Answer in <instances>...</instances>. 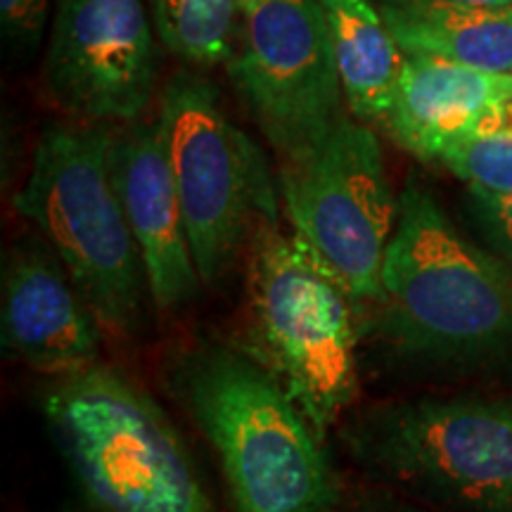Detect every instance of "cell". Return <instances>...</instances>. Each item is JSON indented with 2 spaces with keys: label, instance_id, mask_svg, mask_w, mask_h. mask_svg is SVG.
<instances>
[{
  "label": "cell",
  "instance_id": "7c38bea8",
  "mask_svg": "<svg viewBox=\"0 0 512 512\" xmlns=\"http://www.w3.org/2000/svg\"><path fill=\"white\" fill-rule=\"evenodd\" d=\"M112 169L143 256L150 299L159 311L181 309L195 299L202 278L157 121L138 119L114 133Z\"/></svg>",
  "mask_w": 512,
  "mask_h": 512
},
{
  "label": "cell",
  "instance_id": "d6986e66",
  "mask_svg": "<svg viewBox=\"0 0 512 512\" xmlns=\"http://www.w3.org/2000/svg\"><path fill=\"white\" fill-rule=\"evenodd\" d=\"M50 0H0V27L15 53L31 55L41 46Z\"/></svg>",
  "mask_w": 512,
  "mask_h": 512
},
{
  "label": "cell",
  "instance_id": "ac0fdd59",
  "mask_svg": "<svg viewBox=\"0 0 512 512\" xmlns=\"http://www.w3.org/2000/svg\"><path fill=\"white\" fill-rule=\"evenodd\" d=\"M467 214L489 252L512 268V195L467 190Z\"/></svg>",
  "mask_w": 512,
  "mask_h": 512
},
{
  "label": "cell",
  "instance_id": "8992f818",
  "mask_svg": "<svg viewBox=\"0 0 512 512\" xmlns=\"http://www.w3.org/2000/svg\"><path fill=\"white\" fill-rule=\"evenodd\" d=\"M368 477L456 512H512V392L387 401L344 427Z\"/></svg>",
  "mask_w": 512,
  "mask_h": 512
},
{
  "label": "cell",
  "instance_id": "8fae6325",
  "mask_svg": "<svg viewBox=\"0 0 512 512\" xmlns=\"http://www.w3.org/2000/svg\"><path fill=\"white\" fill-rule=\"evenodd\" d=\"M0 337L5 356L50 377L100 363L98 318L46 240L24 238L5 256Z\"/></svg>",
  "mask_w": 512,
  "mask_h": 512
},
{
  "label": "cell",
  "instance_id": "2e32d148",
  "mask_svg": "<svg viewBox=\"0 0 512 512\" xmlns=\"http://www.w3.org/2000/svg\"><path fill=\"white\" fill-rule=\"evenodd\" d=\"M150 17L169 53L209 69L235 55L245 12L240 0H150Z\"/></svg>",
  "mask_w": 512,
  "mask_h": 512
},
{
  "label": "cell",
  "instance_id": "5b68a950",
  "mask_svg": "<svg viewBox=\"0 0 512 512\" xmlns=\"http://www.w3.org/2000/svg\"><path fill=\"white\" fill-rule=\"evenodd\" d=\"M43 411L100 512H216L174 422L121 370L95 363L55 377Z\"/></svg>",
  "mask_w": 512,
  "mask_h": 512
},
{
  "label": "cell",
  "instance_id": "9a60e30c",
  "mask_svg": "<svg viewBox=\"0 0 512 512\" xmlns=\"http://www.w3.org/2000/svg\"><path fill=\"white\" fill-rule=\"evenodd\" d=\"M339 83L361 124H387L406 53L373 0H320Z\"/></svg>",
  "mask_w": 512,
  "mask_h": 512
},
{
  "label": "cell",
  "instance_id": "e0dca14e",
  "mask_svg": "<svg viewBox=\"0 0 512 512\" xmlns=\"http://www.w3.org/2000/svg\"><path fill=\"white\" fill-rule=\"evenodd\" d=\"M441 164L467 183V190L486 195H512V100L458 140L441 157Z\"/></svg>",
  "mask_w": 512,
  "mask_h": 512
},
{
  "label": "cell",
  "instance_id": "7a4b0ae2",
  "mask_svg": "<svg viewBox=\"0 0 512 512\" xmlns=\"http://www.w3.org/2000/svg\"><path fill=\"white\" fill-rule=\"evenodd\" d=\"M176 384L221 460L238 512H335V472L302 408L245 349L202 344Z\"/></svg>",
  "mask_w": 512,
  "mask_h": 512
},
{
  "label": "cell",
  "instance_id": "44dd1931",
  "mask_svg": "<svg viewBox=\"0 0 512 512\" xmlns=\"http://www.w3.org/2000/svg\"><path fill=\"white\" fill-rule=\"evenodd\" d=\"M439 3L477 5V8H512V0H439Z\"/></svg>",
  "mask_w": 512,
  "mask_h": 512
},
{
  "label": "cell",
  "instance_id": "ffe728a7",
  "mask_svg": "<svg viewBox=\"0 0 512 512\" xmlns=\"http://www.w3.org/2000/svg\"><path fill=\"white\" fill-rule=\"evenodd\" d=\"M349 512H413V510L403 508V505L389 503V501H373V498H368V501H361L354 510H349Z\"/></svg>",
  "mask_w": 512,
  "mask_h": 512
},
{
  "label": "cell",
  "instance_id": "4fadbf2b",
  "mask_svg": "<svg viewBox=\"0 0 512 512\" xmlns=\"http://www.w3.org/2000/svg\"><path fill=\"white\" fill-rule=\"evenodd\" d=\"M508 100V74L437 57H408L384 126L403 150L422 162H441L448 147L472 136Z\"/></svg>",
  "mask_w": 512,
  "mask_h": 512
},
{
  "label": "cell",
  "instance_id": "3957f363",
  "mask_svg": "<svg viewBox=\"0 0 512 512\" xmlns=\"http://www.w3.org/2000/svg\"><path fill=\"white\" fill-rule=\"evenodd\" d=\"M112 145L107 124H50L15 209L60 256L102 332L131 339L143 325L150 287L114 183Z\"/></svg>",
  "mask_w": 512,
  "mask_h": 512
},
{
  "label": "cell",
  "instance_id": "ba28073f",
  "mask_svg": "<svg viewBox=\"0 0 512 512\" xmlns=\"http://www.w3.org/2000/svg\"><path fill=\"white\" fill-rule=\"evenodd\" d=\"M278 181L294 233L358 306H373L382 292L399 200L370 126L342 114L309 147L283 159Z\"/></svg>",
  "mask_w": 512,
  "mask_h": 512
},
{
  "label": "cell",
  "instance_id": "7402d4cb",
  "mask_svg": "<svg viewBox=\"0 0 512 512\" xmlns=\"http://www.w3.org/2000/svg\"><path fill=\"white\" fill-rule=\"evenodd\" d=\"M261 3H264V0H240V8L245 15H249V12H254Z\"/></svg>",
  "mask_w": 512,
  "mask_h": 512
},
{
  "label": "cell",
  "instance_id": "52a82bcc",
  "mask_svg": "<svg viewBox=\"0 0 512 512\" xmlns=\"http://www.w3.org/2000/svg\"><path fill=\"white\" fill-rule=\"evenodd\" d=\"M157 124L197 273L204 285H214L252 238L256 221H278L275 181L204 76L183 72L166 83Z\"/></svg>",
  "mask_w": 512,
  "mask_h": 512
},
{
  "label": "cell",
  "instance_id": "30bf717a",
  "mask_svg": "<svg viewBox=\"0 0 512 512\" xmlns=\"http://www.w3.org/2000/svg\"><path fill=\"white\" fill-rule=\"evenodd\" d=\"M152 27L143 0H57L43 64L50 100L88 124L138 121L157 83Z\"/></svg>",
  "mask_w": 512,
  "mask_h": 512
},
{
  "label": "cell",
  "instance_id": "277c9868",
  "mask_svg": "<svg viewBox=\"0 0 512 512\" xmlns=\"http://www.w3.org/2000/svg\"><path fill=\"white\" fill-rule=\"evenodd\" d=\"M249 344L320 437L358 396V302L299 238L259 219L249 238Z\"/></svg>",
  "mask_w": 512,
  "mask_h": 512
},
{
  "label": "cell",
  "instance_id": "6da1fadb",
  "mask_svg": "<svg viewBox=\"0 0 512 512\" xmlns=\"http://www.w3.org/2000/svg\"><path fill=\"white\" fill-rule=\"evenodd\" d=\"M370 335L403 373L512 377V268L467 240L418 183L399 197Z\"/></svg>",
  "mask_w": 512,
  "mask_h": 512
},
{
  "label": "cell",
  "instance_id": "5bb4252c",
  "mask_svg": "<svg viewBox=\"0 0 512 512\" xmlns=\"http://www.w3.org/2000/svg\"><path fill=\"white\" fill-rule=\"evenodd\" d=\"M384 22L406 57H437L512 76V8L377 0Z\"/></svg>",
  "mask_w": 512,
  "mask_h": 512
},
{
  "label": "cell",
  "instance_id": "9c48e42d",
  "mask_svg": "<svg viewBox=\"0 0 512 512\" xmlns=\"http://www.w3.org/2000/svg\"><path fill=\"white\" fill-rule=\"evenodd\" d=\"M228 72L283 159L342 117L344 93L320 0H264L245 15Z\"/></svg>",
  "mask_w": 512,
  "mask_h": 512
}]
</instances>
